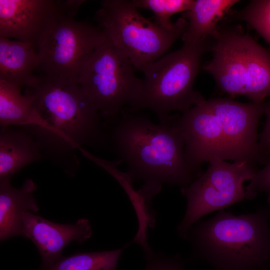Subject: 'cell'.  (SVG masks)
Returning <instances> with one entry per match:
<instances>
[{
  "mask_svg": "<svg viewBox=\"0 0 270 270\" xmlns=\"http://www.w3.org/2000/svg\"><path fill=\"white\" fill-rule=\"evenodd\" d=\"M122 114L110 142L133 182L141 180L160 186L165 183L182 190L202 176L188 164L184 139L171 122L156 124L142 114Z\"/></svg>",
  "mask_w": 270,
  "mask_h": 270,
  "instance_id": "1",
  "label": "cell"
},
{
  "mask_svg": "<svg viewBox=\"0 0 270 270\" xmlns=\"http://www.w3.org/2000/svg\"><path fill=\"white\" fill-rule=\"evenodd\" d=\"M25 94L46 126L34 136L42 150L75 156L84 146L106 142L102 117L78 82L42 74Z\"/></svg>",
  "mask_w": 270,
  "mask_h": 270,
  "instance_id": "2",
  "label": "cell"
},
{
  "mask_svg": "<svg viewBox=\"0 0 270 270\" xmlns=\"http://www.w3.org/2000/svg\"><path fill=\"white\" fill-rule=\"evenodd\" d=\"M264 212L234 216L220 210L188 234L198 256L216 270H256L270 257V230Z\"/></svg>",
  "mask_w": 270,
  "mask_h": 270,
  "instance_id": "3",
  "label": "cell"
},
{
  "mask_svg": "<svg viewBox=\"0 0 270 270\" xmlns=\"http://www.w3.org/2000/svg\"><path fill=\"white\" fill-rule=\"evenodd\" d=\"M209 48L207 39L184 44L178 50L158 58L142 71V90L139 110L148 108L160 124H170V114L184 113L205 100L194 90L204 54Z\"/></svg>",
  "mask_w": 270,
  "mask_h": 270,
  "instance_id": "4",
  "label": "cell"
},
{
  "mask_svg": "<svg viewBox=\"0 0 270 270\" xmlns=\"http://www.w3.org/2000/svg\"><path fill=\"white\" fill-rule=\"evenodd\" d=\"M214 38L212 58L203 68L220 90L252 102H264L270 96V53L239 30L220 28Z\"/></svg>",
  "mask_w": 270,
  "mask_h": 270,
  "instance_id": "5",
  "label": "cell"
},
{
  "mask_svg": "<svg viewBox=\"0 0 270 270\" xmlns=\"http://www.w3.org/2000/svg\"><path fill=\"white\" fill-rule=\"evenodd\" d=\"M96 19L106 37L141 72L160 58L188 26L182 17L174 30H164L142 16L128 0H102Z\"/></svg>",
  "mask_w": 270,
  "mask_h": 270,
  "instance_id": "6",
  "label": "cell"
},
{
  "mask_svg": "<svg viewBox=\"0 0 270 270\" xmlns=\"http://www.w3.org/2000/svg\"><path fill=\"white\" fill-rule=\"evenodd\" d=\"M78 83L108 121H116L126 106L139 110L142 80L136 76L128 58L106 36L86 64Z\"/></svg>",
  "mask_w": 270,
  "mask_h": 270,
  "instance_id": "7",
  "label": "cell"
},
{
  "mask_svg": "<svg viewBox=\"0 0 270 270\" xmlns=\"http://www.w3.org/2000/svg\"><path fill=\"white\" fill-rule=\"evenodd\" d=\"M206 172L181 190L187 200L184 216L178 228L180 236L188 238L194 224L205 215L243 200L244 183L251 180L258 171L248 163H228L220 159L210 162Z\"/></svg>",
  "mask_w": 270,
  "mask_h": 270,
  "instance_id": "8",
  "label": "cell"
},
{
  "mask_svg": "<svg viewBox=\"0 0 270 270\" xmlns=\"http://www.w3.org/2000/svg\"><path fill=\"white\" fill-rule=\"evenodd\" d=\"M104 37L98 27L74 18L62 19L37 48L38 70L50 76L78 82L86 64Z\"/></svg>",
  "mask_w": 270,
  "mask_h": 270,
  "instance_id": "9",
  "label": "cell"
},
{
  "mask_svg": "<svg viewBox=\"0 0 270 270\" xmlns=\"http://www.w3.org/2000/svg\"><path fill=\"white\" fill-rule=\"evenodd\" d=\"M84 0H0V38L37 48L59 20L74 18Z\"/></svg>",
  "mask_w": 270,
  "mask_h": 270,
  "instance_id": "10",
  "label": "cell"
},
{
  "mask_svg": "<svg viewBox=\"0 0 270 270\" xmlns=\"http://www.w3.org/2000/svg\"><path fill=\"white\" fill-rule=\"evenodd\" d=\"M208 101L220 119L230 160L266 165L268 162L260 150L257 134L264 102L242 103L224 98Z\"/></svg>",
  "mask_w": 270,
  "mask_h": 270,
  "instance_id": "11",
  "label": "cell"
},
{
  "mask_svg": "<svg viewBox=\"0 0 270 270\" xmlns=\"http://www.w3.org/2000/svg\"><path fill=\"white\" fill-rule=\"evenodd\" d=\"M170 122L185 144V153L192 168L202 175L203 163L214 159L230 160L220 119L208 100L196 105Z\"/></svg>",
  "mask_w": 270,
  "mask_h": 270,
  "instance_id": "12",
  "label": "cell"
},
{
  "mask_svg": "<svg viewBox=\"0 0 270 270\" xmlns=\"http://www.w3.org/2000/svg\"><path fill=\"white\" fill-rule=\"evenodd\" d=\"M92 235L91 225L82 218L72 224L54 223L32 212L24 214L22 236L36 247L42 258L41 267L48 266L62 258V252L71 242L82 244Z\"/></svg>",
  "mask_w": 270,
  "mask_h": 270,
  "instance_id": "13",
  "label": "cell"
},
{
  "mask_svg": "<svg viewBox=\"0 0 270 270\" xmlns=\"http://www.w3.org/2000/svg\"><path fill=\"white\" fill-rule=\"evenodd\" d=\"M34 182L26 180L22 187L16 188L10 180L0 182V240L22 236V220L25 214L36 213L40 207L34 197Z\"/></svg>",
  "mask_w": 270,
  "mask_h": 270,
  "instance_id": "14",
  "label": "cell"
},
{
  "mask_svg": "<svg viewBox=\"0 0 270 270\" xmlns=\"http://www.w3.org/2000/svg\"><path fill=\"white\" fill-rule=\"evenodd\" d=\"M1 128L0 182L10 180L23 168L43 158L38 143L27 132L12 126Z\"/></svg>",
  "mask_w": 270,
  "mask_h": 270,
  "instance_id": "15",
  "label": "cell"
},
{
  "mask_svg": "<svg viewBox=\"0 0 270 270\" xmlns=\"http://www.w3.org/2000/svg\"><path fill=\"white\" fill-rule=\"evenodd\" d=\"M39 66L36 49L32 44L0 38V80L26 88L35 82Z\"/></svg>",
  "mask_w": 270,
  "mask_h": 270,
  "instance_id": "16",
  "label": "cell"
},
{
  "mask_svg": "<svg viewBox=\"0 0 270 270\" xmlns=\"http://www.w3.org/2000/svg\"><path fill=\"white\" fill-rule=\"evenodd\" d=\"M22 87L0 80V124L1 128L18 126L33 132L44 130L46 126Z\"/></svg>",
  "mask_w": 270,
  "mask_h": 270,
  "instance_id": "17",
  "label": "cell"
},
{
  "mask_svg": "<svg viewBox=\"0 0 270 270\" xmlns=\"http://www.w3.org/2000/svg\"><path fill=\"white\" fill-rule=\"evenodd\" d=\"M238 0H196L182 16L188 22L182 36L184 44L210 37L214 38L220 30L218 22L228 14Z\"/></svg>",
  "mask_w": 270,
  "mask_h": 270,
  "instance_id": "18",
  "label": "cell"
},
{
  "mask_svg": "<svg viewBox=\"0 0 270 270\" xmlns=\"http://www.w3.org/2000/svg\"><path fill=\"white\" fill-rule=\"evenodd\" d=\"M124 249L112 251L80 252L64 256L39 270H117Z\"/></svg>",
  "mask_w": 270,
  "mask_h": 270,
  "instance_id": "19",
  "label": "cell"
},
{
  "mask_svg": "<svg viewBox=\"0 0 270 270\" xmlns=\"http://www.w3.org/2000/svg\"><path fill=\"white\" fill-rule=\"evenodd\" d=\"M132 2L138 9L151 11L160 27L168 30H174L178 21L172 22V17L177 14L186 12L190 8L194 0H134Z\"/></svg>",
  "mask_w": 270,
  "mask_h": 270,
  "instance_id": "20",
  "label": "cell"
},
{
  "mask_svg": "<svg viewBox=\"0 0 270 270\" xmlns=\"http://www.w3.org/2000/svg\"><path fill=\"white\" fill-rule=\"evenodd\" d=\"M230 14V20L247 22L270 44V0L251 1L243 9Z\"/></svg>",
  "mask_w": 270,
  "mask_h": 270,
  "instance_id": "21",
  "label": "cell"
},
{
  "mask_svg": "<svg viewBox=\"0 0 270 270\" xmlns=\"http://www.w3.org/2000/svg\"><path fill=\"white\" fill-rule=\"evenodd\" d=\"M246 197L248 200L255 198L259 194L264 193L267 196L270 204V161L264 168L258 170L250 183L245 188Z\"/></svg>",
  "mask_w": 270,
  "mask_h": 270,
  "instance_id": "22",
  "label": "cell"
},
{
  "mask_svg": "<svg viewBox=\"0 0 270 270\" xmlns=\"http://www.w3.org/2000/svg\"><path fill=\"white\" fill-rule=\"evenodd\" d=\"M264 114L266 116L265 127L260 136L258 146L260 153L268 161H270V100L264 102Z\"/></svg>",
  "mask_w": 270,
  "mask_h": 270,
  "instance_id": "23",
  "label": "cell"
},
{
  "mask_svg": "<svg viewBox=\"0 0 270 270\" xmlns=\"http://www.w3.org/2000/svg\"><path fill=\"white\" fill-rule=\"evenodd\" d=\"M146 256L149 262L146 270H184L177 260L164 258L154 253Z\"/></svg>",
  "mask_w": 270,
  "mask_h": 270,
  "instance_id": "24",
  "label": "cell"
}]
</instances>
